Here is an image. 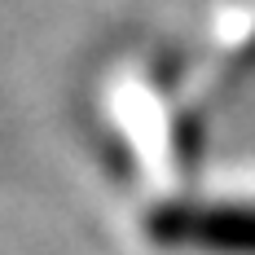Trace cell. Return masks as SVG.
Instances as JSON below:
<instances>
[{
	"label": "cell",
	"mask_w": 255,
	"mask_h": 255,
	"mask_svg": "<svg viewBox=\"0 0 255 255\" xmlns=\"http://www.w3.org/2000/svg\"><path fill=\"white\" fill-rule=\"evenodd\" d=\"M150 238L189 255H255V203H167L150 216Z\"/></svg>",
	"instance_id": "obj_1"
}]
</instances>
